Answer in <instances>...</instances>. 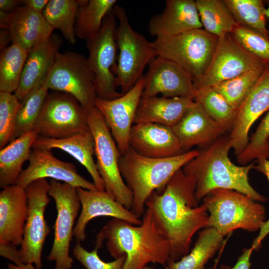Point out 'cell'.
I'll use <instances>...</instances> for the list:
<instances>
[{"label":"cell","mask_w":269,"mask_h":269,"mask_svg":"<svg viewBox=\"0 0 269 269\" xmlns=\"http://www.w3.org/2000/svg\"><path fill=\"white\" fill-rule=\"evenodd\" d=\"M194 179L178 170L161 192H153L145 206L152 211L155 223L170 245V259L179 260L189 252L192 238L208 227L209 214L204 203L198 205Z\"/></svg>","instance_id":"6da1fadb"},{"label":"cell","mask_w":269,"mask_h":269,"mask_svg":"<svg viewBox=\"0 0 269 269\" xmlns=\"http://www.w3.org/2000/svg\"><path fill=\"white\" fill-rule=\"evenodd\" d=\"M105 240L113 258L126 256L124 269H144L149 263L166 267L170 259L169 242L158 228L148 207L139 225L116 218L109 221L96 236L95 248H101Z\"/></svg>","instance_id":"7a4b0ae2"},{"label":"cell","mask_w":269,"mask_h":269,"mask_svg":"<svg viewBox=\"0 0 269 269\" xmlns=\"http://www.w3.org/2000/svg\"><path fill=\"white\" fill-rule=\"evenodd\" d=\"M232 148L229 134H226L208 146L198 150L199 153L182 167L184 173L196 182L195 196L199 202L212 191L228 189L241 192L257 202L267 199L250 184L249 173L255 162L238 166L229 157Z\"/></svg>","instance_id":"3957f363"},{"label":"cell","mask_w":269,"mask_h":269,"mask_svg":"<svg viewBox=\"0 0 269 269\" xmlns=\"http://www.w3.org/2000/svg\"><path fill=\"white\" fill-rule=\"evenodd\" d=\"M198 153V150H193L169 157L150 158L138 154L130 147L121 155L119 165L133 193L131 210L140 218L151 194L162 191L173 175Z\"/></svg>","instance_id":"277c9868"},{"label":"cell","mask_w":269,"mask_h":269,"mask_svg":"<svg viewBox=\"0 0 269 269\" xmlns=\"http://www.w3.org/2000/svg\"><path fill=\"white\" fill-rule=\"evenodd\" d=\"M203 203L209 214L208 227L224 237L238 229L259 231L266 221L264 206L236 190L215 189L203 199Z\"/></svg>","instance_id":"5b68a950"},{"label":"cell","mask_w":269,"mask_h":269,"mask_svg":"<svg viewBox=\"0 0 269 269\" xmlns=\"http://www.w3.org/2000/svg\"><path fill=\"white\" fill-rule=\"evenodd\" d=\"M113 10L119 21L116 43L119 51L114 73L117 86L124 94L134 86L145 67L157 55L152 42L133 29L124 7L116 4Z\"/></svg>","instance_id":"8992f818"},{"label":"cell","mask_w":269,"mask_h":269,"mask_svg":"<svg viewBox=\"0 0 269 269\" xmlns=\"http://www.w3.org/2000/svg\"><path fill=\"white\" fill-rule=\"evenodd\" d=\"M219 38L205 29H197L152 42L157 56L179 65L193 81L205 72L212 60Z\"/></svg>","instance_id":"52a82bcc"},{"label":"cell","mask_w":269,"mask_h":269,"mask_svg":"<svg viewBox=\"0 0 269 269\" xmlns=\"http://www.w3.org/2000/svg\"><path fill=\"white\" fill-rule=\"evenodd\" d=\"M88 123L95 140L97 169L105 190L126 208L131 209L133 193L119 168L121 154L103 115L96 107L88 111Z\"/></svg>","instance_id":"ba28073f"},{"label":"cell","mask_w":269,"mask_h":269,"mask_svg":"<svg viewBox=\"0 0 269 269\" xmlns=\"http://www.w3.org/2000/svg\"><path fill=\"white\" fill-rule=\"evenodd\" d=\"M95 76L87 58L73 52L58 53L43 83L49 90L74 97L87 111L95 107L97 98Z\"/></svg>","instance_id":"9c48e42d"},{"label":"cell","mask_w":269,"mask_h":269,"mask_svg":"<svg viewBox=\"0 0 269 269\" xmlns=\"http://www.w3.org/2000/svg\"><path fill=\"white\" fill-rule=\"evenodd\" d=\"M116 19L113 9L105 17L98 33L86 40L89 51L87 59L95 76L97 97L105 100L123 95L117 90L114 73L117 66Z\"/></svg>","instance_id":"30bf717a"},{"label":"cell","mask_w":269,"mask_h":269,"mask_svg":"<svg viewBox=\"0 0 269 269\" xmlns=\"http://www.w3.org/2000/svg\"><path fill=\"white\" fill-rule=\"evenodd\" d=\"M48 195L55 201L57 217L53 245L47 259L55 262L54 269H71L73 259L69 255L70 244L75 221L81 207L77 188L50 179Z\"/></svg>","instance_id":"8fae6325"},{"label":"cell","mask_w":269,"mask_h":269,"mask_svg":"<svg viewBox=\"0 0 269 269\" xmlns=\"http://www.w3.org/2000/svg\"><path fill=\"white\" fill-rule=\"evenodd\" d=\"M88 111L72 96L48 94L34 130L41 136L61 139L89 129Z\"/></svg>","instance_id":"7c38bea8"},{"label":"cell","mask_w":269,"mask_h":269,"mask_svg":"<svg viewBox=\"0 0 269 269\" xmlns=\"http://www.w3.org/2000/svg\"><path fill=\"white\" fill-rule=\"evenodd\" d=\"M269 65L245 49L231 34H228L219 38L209 67L194 81V85L196 90L213 87L249 70Z\"/></svg>","instance_id":"4fadbf2b"},{"label":"cell","mask_w":269,"mask_h":269,"mask_svg":"<svg viewBox=\"0 0 269 269\" xmlns=\"http://www.w3.org/2000/svg\"><path fill=\"white\" fill-rule=\"evenodd\" d=\"M49 187L47 179L41 178L33 181L25 188L28 213L19 254L22 263L32 264L39 269L42 267L44 243L50 232L44 217L45 209L50 201Z\"/></svg>","instance_id":"5bb4252c"},{"label":"cell","mask_w":269,"mask_h":269,"mask_svg":"<svg viewBox=\"0 0 269 269\" xmlns=\"http://www.w3.org/2000/svg\"><path fill=\"white\" fill-rule=\"evenodd\" d=\"M144 86L142 75L121 96L105 100L97 98L95 107L103 115L121 155L130 148L129 136Z\"/></svg>","instance_id":"9a60e30c"},{"label":"cell","mask_w":269,"mask_h":269,"mask_svg":"<svg viewBox=\"0 0 269 269\" xmlns=\"http://www.w3.org/2000/svg\"><path fill=\"white\" fill-rule=\"evenodd\" d=\"M144 75L142 97H190L194 99L196 89L192 76L176 63L157 56L148 65Z\"/></svg>","instance_id":"2e32d148"},{"label":"cell","mask_w":269,"mask_h":269,"mask_svg":"<svg viewBox=\"0 0 269 269\" xmlns=\"http://www.w3.org/2000/svg\"><path fill=\"white\" fill-rule=\"evenodd\" d=\"M28 161L27 167L22 171L16 182L24 188L36 180L50 178L76 188L98 190L93 182L79 174L73 163L57 159L50 150L32 148Z\"/></svg>","instance_id":"e0dca14e"},{"label":"cell","mask_w":269,"mask_h":269,"mask_svg":"<svg viewBox=\"0 0 269 269\" xmlns=\"http://www.w3.org/2000/svg\"><path fill=\"white\" fill-rule=\"evenodd\" d=\"M77 191L82 209L74 226L73 236L78 242L86 239V228L88 223L98 217L108 216L134 225L141 224L140 218L106 190H89L77 188Z\"/></svg>","instance_id":"ac0fdd59"},{"label":"cell","mask_w":269,"mask_h":269,"mask_svg":"<svg viewBox=\"0 0 269 269\" xmlns=\"http://www.w3.org/2000/svg\"><path fill=\"white\" fill-rule=\"evenodd\" d=\"M269 109V66L237 109L233 128L229 134L236 156L248 143L253 124Z\"/></svg>","instance_id":"d6986e66"},{"label":"cell","mask_w":269,"mask_h":269,"mask_svg":"<svg viewBox=\"0 0 269 269\" xmlns=\"http://www.w3.org/2000/svg\"><path fill=\"white\" fill-rule=\"evenodd\" d=\"M0 26L8 30L12 43L28 50L48 39L54 30L42 13L25 5L10 13L0 10Z\"/></svg>","instance_id":"ffe728a7"},{"label":"cell","mask_w":269,"mask_h":269,"mask_svg":"<svg viewBox=\"0 0 269 269\" xmlns=\"http://www.w3.org/2000/svg\"><path fill=\"white\" fill-rule=\"evenodd\" d=\"M130 147L150 158H165L185 152L171 128L144 123L134 124L129 136Z\"/></svg>","instance_id":"44dd1931"},{"label":"cell","mask_w":269,"mask_h":269,"mask_svg":"<svg viewBox=\"0 0 269 269\" xmlns=\"http://www.w3.org/2000/svg\"><path fill=\"white\" fill-rule=\"evenodd\" d=\"M28 213L26 189L15 184L0 193V243L20 245Z\"/></svg>","instance_id":"7402d4cb"},{"label":"cell","mask_w":269,"mask_h":269,"mask_svg":"<svg viewBox=\"0 0 269 269\" xmlns=\"http://www.w3.org/2000/svg\"><path fill=\"white\" fill-rule=\"evenodd\" d=\"M202 27L193 0H166L163 11L153 16L148 24L149 34L156 37L174 36Z\"/></svg>","instance_id":"603a6c76"},{"label":"cell","mask_w":269,"mask_h":269,"mask_svg":"<svg viewBox=\"0 0 269 269\" xmlns=\"http://www.w3.org/2000/svg\"><path fill=\"white\" fill-rule=\"evenodd\" d=\"M171 128L184 152L190 150L194 145L206 147L227 134L196 102L183 118Z\"/></svg>","instance_id":"cb8c5ba5"},{"label":"cell","mask_w":269,"mask_h":269,"mask_svg":"<svg viewBox=\"0 0 269 269\" xmlns=\"http://www.w3.org/2000/svg\"><path fill=\"white\" fill-rule=\"evenodd\" d=\"M32 148L50 150L58 148L72 155L87 169L99 190H105L104 182L97 169L93 156L95 140L89 129L64 138L53 139L37 135Z\"/></svg>","instance_id":"d4e9b609"},{"label":"cell","mask_w":269,"mask_h":269,"mask_svg":"<svg viewBox=\"0 0 269 269\" xmlns=\"http://www.w3.org/2000/svg\"><path fill=\"white\" fill-rule=\"evenodd\" d=\"M61 44L60 37L52 35L48 39L29 50L19 86L14 93L20 102L43 82L59 53Z\"/></svg>","instance_id":"484cf974"},{"label":"cell","mask_w":269,"mask_h":269,"mask_svg":"<svg viewBox=\"0 0 269 269\" xmlns=\"http://www.w3.org/2000/svg\"><path fill=\"white\" fill-rule=\"evenodd\" d=\"M195 103L194 99L190 97L141 96L134 124L151 123L172 128Z\"/></svg>","instance_id":"4316f807"},{"label":"cell","mask_w":269,"mask_h":269,"mask_svg":"<svg viewBox=\"0 0 269 269\" xmlns=\"http://www.w3.org/2000/svg\"><path fill=\"white\" fill-rule=\"evenodd\" d=\"M35 130L13 139L0 150V187L4 188L16 184L23 170L24 163L28 160L32 146L38 135Z\"/></svg>","instance_id":"83f0119b"},{"label":"cell","mask_w":269,"mask_h":269,"mask_svg":"<svg viewBox=\"0 0 269 269\" xmlns=\"http://www.w3.org/2000/svg\"><path fill=\"white\" fill-rule=\"evenodd\" d=\"M224 236L212 227L204 228L191 250L179 260H169L166 269H205V265L224 244Z\"/></svg>","instance_id":"f1b7e54d"},{"label":"cell","mask_w":269,"mask_h":269,"mask_svg":"<svg viewBox=\"0 0 269 269\" xmlns=\"http://www.w3.org/2000/svg\"><path fill=\"white\" fill-rule=\"evenodd\" d=\"M205 30L219 38L231 34L238 25L225 0H196Z\"/></svg>","instance_id":"f546056e"},{"label":"cell","mask_w":269,"mask_h":269,"mask_svg":"<svg viewBox=\"0 0 269 269\" xmlns=\"http://www.w3.org/2000/svg\"><path fill=\"white\" fill-rule=\"evenodd\" d=\"M116 0H78L76 36L86 40L100 31L106 15L116 4Z\"/></svg>","instance_id":"4dcf8cb0"},{"label":"cell","mask_w":269,"mask_h":269,"mask_svg":"<svg viewBox=\"0 0 269 269\" xmlns=\"http://www.w3.org/2000/svg\"><path fill=\"white\" fill-rule=\"evenodd\" d=\"M78 8V0H50L42 14L53 29H59L66 39L74 44Z\"/></svg>","instance_id":"1f68e13d"},{"label":"cell","mask_w":269,"mask_h":269,"mask_svg":"<svg viewBox=\"0 0 269 269\" xmlns=\"http://www.w3.org/2000/svg\"><path fill=\"white\" fill-rule=\"evenodd\" d=\"M194 100L226 133H231L237 110L231 107L212 87L196 90Z\"/></svg>","instance_id":"d6a6232c"},{"label":"cell","mask_w":269,"mask_h":269,"mask_svg":"<svg viewBox=\"0 0 269 269\" xmlns=\"http://www.w3.org/2000/svg\"><path fill=\"white\" fill-rule=\"evenodd\" d=\"M29 50L12 43L0 57V92L15 93L20 81Z\"/></svg>","instance_id":"836d02e7"},{"label":"cell","mask_w":269,"mask_h":269,"mask_svg":"<svg viewBox=\"0 0 269 269\" xmlns=\"http://www.w3.org/2000/svg\"><path fill=\"white\" fill-rule=\"evenodd\" d=\"M238 25L254 30L269 39L266 8L261 0H225Z\"/></svg>","instance_id":"e575fe53"},{"label":"cell","mask_w":269,"mask_h":269,"mask_svg":"<svg viewBox=\"0 0 269 269\" xmlns=\"http://www.w3.org/2000/svg\"><path fill=\"white\" fill-rule=\"evenodd\" d=\"M269 66L249 70L212 87L237 110Z\"/></svg>","instance_id":"d590c367"},{"label":"cell","mask_w":269,"mask_h":269,"mask_svg":"<svg viewBox=\"0 0 269 269\" xmlns=\"http://www.w3.org/2000/svg\"><path fill=\"white\" fill-rule=\"evenodd\" d=\"M49 89L43 82L32 90L21 102L14 139L34 130L37 120L48 95Z\"/></svg>","instance_id":"8d00e7d4"},{"label":"cell","mask_w":269,"mask_h":269,"mask_svg":"<svg viewBox=\"0 0 269 269\" xmlns=\"http://www.w3.org/2000/svg\"><path fill=\"white\" fill-rule=\"evenodd\" d=\"M269 158V112L262 120L244 150L238 156L237 161L242 165L253 160Z\"/></svg>","instance_id":"74e56055"},{"label":"cell","mask_w":269,"mask_h":269,"mask_svg":"<svg viewBox=\"0 0 269 269\" xmlns=\"http://www.w3.org/2000/svg\"><path fill=\"white\" fill-rule=\"evenodd\" d=\"M21 102L12 93L0 92V148L14 138L16 119Z\"/></svg>","instance_id":"f35d334b"},{"label":"cell","mask_w":269,"mask_h":269,"mask_svg":"<svg viewBox=\"0 0 269 269\" xmlns=\"http://www.w3.org/2000/svg\"><path fill=\"white\" fill-rule=\"evenodd\" d=\"M247 51L269 63V39L257 31L238 25L231 33Z\"/></svg>","instance_id":"ab89813d"},{"label":"cell","mask_w":269,"mask_h":269,"mask_svg":"<svg viewBox=\"0 0 269 269\" xmlns=\"http://www.w3.org/2000/svg\"><path fill=\"white\" fill-rule=\"evenodd\" d=\"M73 255L86 269H124L126 256L115 259V260L106 262L100 258L98 250L95 248L91 252L85 250L78 242L72 251Z\"/></svg>","instance_id":"60d3db41"},{"label":"cell","mask_w":269,"mask_h":269,"mask_svg":"<svg viewBox=\"0 0 269 269\" xmlns=\"http://www.w3.org/2000/svg\"><path fill=\"white\" fill-rule=\"evenodd\" d=\"M0 255L17 266L23 264L21 260L19 250L17 249L16 246L12 243H0Z\"/></svg>","instance_id":"b9f144b4"},{"label":"cell","mask_w":269,"mask_h":269,"mask_svg":"<svg viewBox=\"0 0 269 269\" xmlns=\"http://www.w3.org/2000/svg\"><path fill=\"white\" fill-rule=\"evenodd\" d=\"M253 251L254 250L251 247L244 249L233 267L222 265L219 269H250L251 266L250 260Z\"/></svg>","instance_id":"7bdbcfd3"},{"label":"cell","mask_w":269,"mask_h":269,"mask_svg":"<svg viewBox=\"0 0 269 269\" xmlns=\"http://www.w3.org/2000/svg\"><path fill=\"white\" fill-rule=\"evenodd\" d=\"M269 234V218L266 220L259 230V233L257 237L254 239L251 245L254 251L259 249L262 242L265 238Z\"/></svg>","instance_id":"ee69618b"},{"label":"cell","mask_w":269,"mask_h":269,"mask_svg":"<svg viewBox=\"0 0 269 269\" xmlns=\"http://www.w3.org/2000/svg\"><path fill=\"white\" fill-rule=\"evenodd\" d=\"M48 1V0H20V3L23 4V5H25L30 9L41 13H42Z\"/></svg>","instance_id":"f6af8a7d"},{"label":"cell","mask_w":269,"mask_h":269,"mask_svg":"<svg viewBox=\"0 0 269 269\" xmlns=\"http://www.w3.org/2000/svg\"><path fill=\"white\" fill-rule=\"evenodd\" d=\"M20 3L17 0H0V10L6 13H10L15 10Z\"/></svg>","instance_id":"bcb514c9"},{"label":"cell","mask_w":269,"mask_h":269,"mask_svg":"<svg viewBox=\"0 0 269 269\" xmlns=\"http://www.w3.org/2000/svg\"><path fill=\"white\" fill-rule=\"evenodd\" d=\"M257 164H255L254 168L264 174L269 182V159L256 160Z\"/></svg>","instance_id":"7dc6e473"},{"label":"cell","mask_w":269,"mask_h":269,"mask_svg":"<svg viewBox=\"0 0 269 269\" xmlns=\"http://www.w3.org/2000/svg\"><path fill=\"white\" fill-rule=\"evenodd\" d=\"M0 49L3 50L5 48L10 41H11L10 34L8 30L5 29H2L0 30Z\"/></svg>","instance_id":"c3c4849f"},{"label":"cell","mask_w":269,"mask_h":269,"mask_svg":"<svg viewBox=\"0 0 269 269\" xmlns=\"http://www.w3.org/2000/svg\"><path fill=\"white\" fill-rule=\"evenodd\" d=\"M8 269H41L37 268L32 264H23L20 266H17L14 264H9Z\"/></svg>","instance_id":"681fc988"},{"label":"cell","mask_w":269,"mask_h":269,"mask_svg":"<svg viewBox=\"0 0 269 269\" xmlns=\"http://www.w3.org/2000/svg\"><path fill=\"white\" fill-rule=\"evenodd\" d=\"M267 1H268V7L267 8H266L265 14H266V16L268 18L269 20V0Z\"/></svg>","instance_id":"f907efd6"},{"label":"cell","mask_w":269,"mask_h":269,"mask_svg":"<svg viewBox=\"0 0 269 269\" xmlns=\"http://www.w3.org/2000/svg\"><path fill=\"white\" fill-rule=\"evenodd\" d=\"M217 262H216V264L215 265V266H214L213 267H212L211 268H210L209 269H216V266H217Z\"/></svg>","instance_id":"816d5d0a"},{"label":"cell","mask_w":269,"mask_h":269,"mask_svg":"<svg viewBox=\"0 0 269 269\" xmlns=\"http://www.w3.org/2000/svg\"><path fill=\"white\" fill-rule=\"evenodd\" d=\"M144 269H150L149 267H148L147 266H146L145 268H144Z\"/></svg>","instance_id":"f5cc1de1"}]
</instances>
